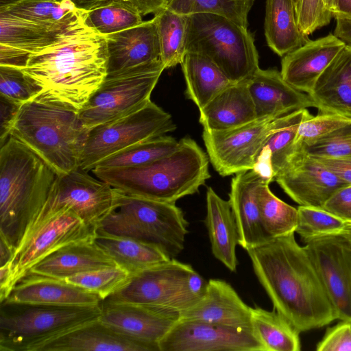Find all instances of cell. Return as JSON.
<instances>
[{
    "label": "cell",
    "mask_w": 351,
    "mask_h": 351,
    "mask_svg": "<svg viewBox=\"0 0 351 351\" xmlns=\"http://www.w3.org/2000/svg\"><path fill=\"white\" fill-rule=\"evenodd\" d=\"M295 232L271 238L247 252L274 310L300 332L337 319L322 283Z\"/></svg>",
    "instance_id": "cell-1"
},
{
    "label": "cell",
    "mask_w": 351,
    "mask_h": 351,
    "mask_svg": "<svg viewBox=\"0 0 351 351\" xmlns=\"http://www.w3.org/2000/svg\"><path fill=\"white\" fill-rule=\"evenodd\" d=\"M87 15L86 11L75 18L20 68L40 93L78 111L107 75L106 36L87 24Z\"/></svg>",
    "instance_id": "cell-2"
},
{
    "label": "cell",
    "mask_w": 351,
    "mask_h": 351,
    "mask_svg": "<svg viewBox=\"0 0 351 351\" xmlns=\"http://www.w3.org/2000/svg\"><path fill=\"white\" fill-rule=\"evenodd\" d=\"M55 171L10 135L0 149V241L14 253L47 201Z\"/></svg>",
    "instance_id": "cell-3"
},
{
    "label": "cell",
    "mask_w": 351,
    "mask_h": 351,
    "mask_svg": "<svg viewBox=\"0 0 351 351\" xmlns=\"http://www.w3.org/2000/svg\"><path fill=\"white\" fill-rule=\"evenodd\" d=\"M96 178L126 194L175 204L196 193L210 178L208 157L189 137L179 141L171 154L131 167L92 170Z\"/></svg>",
    "instance_id": "cell-4"
},
{
    "label": "cell",
    "mask_w": 351,
    "mask_h": 351,
    "mask_svg": "<svg viewBox=\"0 0 351 351\" xmlns=\"http://www.w3.org/2000/svg\"><path fill=\"white\" fill-rule=\"evenodd\" d=\"M9 134L62 175L80 167L88 131L78 110L39 93L20 106Z\"/></svg>",
    "instance_id": "cell-5"
},
{
    "label": "cell",
    "mask_w": 351,
    "mask_h": 351,
    "mask_svg": "<svg viewBox=\"0 0 351 351\" xmlns=\"http://www.w3.org/2000/svg\"><path fill=\"white\" fill-rule=\"evenodd\" d=\"M114 206L98 230L158 246L173 258L184 249L189 222L175 204L126 194L114 189Z\"/></svg>",
    "instance_id": "cell-6"
},
{
    "label": "cell",
    "mask_w": 351,
    "mask_h": 351,
    "mask_svg": "<svg viewBox=\"0 0 351 351\" xmlns=\"http://www.w3.org/2000/svg\"><path fill=\"white\" fill-rule=\"evenodd\" d=\"M186 51L202 55L232 82L247 81L260 68L254 40L247 29L212 13L186 15Z\"/></svg>",
    "instance_id": "cell-7"
},
{
    "label": "cell",
    "mask_w": 351,
    "mask_h": 351,
    "mask_svg": "<svg viewBox=\"0 0 351 351\" xmlns=\"http://www.w3.org/2000/svg\"><path fill=\"white\" fill-rule=\"evenodd\" d=\"M98 306L1 303L0 351H37L45 343L97 319Z\"/></svg>",
    "instance_id": "cell-8"
},
{
    "label": "cell",
    "mask_w": 351,
    "mask_h": 351,
    "mask_svg": "<svg viewBox=\"0 0 351 351\" xmlns=\"http://www.w3.org/2000/svg\"><path fill=\"white\" fill-rule=\"evenodd\" d=\"M165 70L161 60L113 75L101 86L79 111L88 131L123 117L145 105Z\"/></svg>",
    "instance_id": "cell-9"
},
{
    "label": "cell",
    "mask_w": 351,
    "mask_h": 351,
    "mask_svg": "<svg viewBox=\"0 0 351 351\" xmlns=\"http://www.w3.org/2000/svg\"><path fill=\"white\" fill-rule=\"evenodd\" d=\"M176 128L171 116L150 100L136 110L88 131L80 168L92 171L102 160Z\"/></svg>",
    "instance_id": "cell-10"
},
{
    "label": "cell",
    "mask_w": 351,
    "mask_h": 351,
    "mask_svg": "<svg viewBox=\"0 0 351 351\" xmlns=\"http://www.w3.org/2000/svg\"><path fill=\"white\" fill-rule=\"evenodd\" d=\"M96 230L97 228L87 224L69 207L62 208L32 226L9 261L10 293L35 265L67 245L93 239Z\"/></svg>",
    "instance_id": "cell-11"
},
{
    "label": "cell",
    "mask_w": 351,
    "mask_h": 351,
    "mask_svg": "<svg viewBox=\"0 0 351 351\" xmlns=\"http://www.w3.org/2000/svg\"><path fill=\"white\" fill-rule=\"evenodd\" d=\"M87 172L79 167L57 175L46 202L26 231L63 207L71 208L84 222L97 228L114 206V189Z\"/></svg>",
    "instance_id": "cell-12"
},
{
    "label": "cell",
    "mask_w": 351,
    "mask_h": 351,
    "mask_svg": "<svg viewBox=\"0 0 351 351\" xmlns=\"http://www.w3.org/2000/svg\"><path fill=\"white\" fill-rule=\"evenodd\" d=\"M278 117L256 119L221 131L203 130L208 158L222 176L253 169L256 157L275 128Z\"/></svg>",
    "instance_id": "cell-13"
},
{
    "label": "cell",
    "mask_w": 351,
    "mask_h": 351,
    "mask_svg": "<svg viewBox=\"0 0 351 351\" xmlns=\"http://www.w3.org/2000/svg\"><path fill=\"white\" fill-rule=\"evenodd\" d=\"M336 312L351 322V245L342 235L312 239L304 246Z\"/></svg>",
    "instance_id": "cell-14"
},
{
    "label": "cell",
    "mask_w": 351,
    "mask_h": 351,
    "mask_svg": "<svg viewBox=\"0 0 351 351\" xmlns=\"http://www.w3.org/2000/svg\"><path fill=\"white\" fill-rule=\"evenodd\" d=\"M160 351H265L252 328L180 319L159 343Z\"/></svg>",
    "instance_id": "cell-15"
},
{
    "label": "cell",
    "mask_w": 351,
    "mask_h": 351,
    "mask_svg": "<svg viewBox=\"0 0 351 351\" xmlns=\"http://www.w3.org/2000/svg\"><path fill=\"white\" fill-rule=\"evenodd\" d=\"M193 270L191 265L171 258L132 275L125 285L105 300L175 309L184 283Z\"/></svg>",
    "instance_id": "cell-16"
},
{
    "label": "cell",
    "mask_w": 351,
    "mask_h": 351,
    "mask_svg": "<svg viewBox=\"0 0 351 351\" xmlns=\"http://www.w3.org/2000/svg\"><path fill=\"white\" fill-rule=\"evenodd\" d=\"M99 319L123 335L160 351L159 343L180 319V311L169 307L114 302L100 303Z\"/></svg>",
    "instance_id": "cell-17"
},
{
    "label": "cell",
    "mask_w": 351,
    "mask_h": 351,
    "mask_svg": "<svg viewBox=\"0 0 351 351\" xmlns=\"http://www.w3.org/2000/svg\"><path fill=\"white\" fill-rule=\"evenodd\" d=\"M274 180L300 206L320 208L337 191L348 185L301 150L290 156Z\"/></svg>",
    "instance_id": "cell-18"
},
{
    "label": "cell",
    "mask_w": 351,
    "mask_h": 351,
    "mask_svg": "<svg viewBox=\"0 0 351 351\" xmlns=\"http://www.w3.org/2000/svg\"><path fill=\"white\" fill-rule=\"evenodd\" d=\"M270 182L253 169L236 174L232 179L229 202L239 233V245L246 251L271 238L262 223L259 193Z\"/></svg>",
    "instance_id": "cell-19"
},
{
    "label": "cell",
    "mask_w": 351,
    "mask_h": 351,
    "mask_svg": "<svg viewBox=\"0 0 351 351\" xmlns=\"http://www.w3.org/2000/svg\"><path fill=\"white\" fill-rule=\"evenodd\" d=\"M108 60L107 75H113L160 60L155 18L128 29L105 35Z\"/></svg>",
    "instance_id": "cell-20"
},
{
    "label": "cell",
    "mask_w": 351,
    "mask_h": 351,
    "mask_svg": "<svg viewBox=\"0 0 351 351\" xmlns=\"http://www.w3.org/2000/svg\"><path fill=\"white\" fill-rule=\"evenodd\" d=\"M346 45L334 34L309 40L283 56L280 73L293 88L309 94L319 77Z\"/></svg>",
    "instance_id": "cell-21"
},
{
    "label": "cell",
    "mask_w": 351,
    "mask_h": 351,
    "mask_svg": "<svg viewBox=\"0 0 351 351\" xmlns=\"http://www.w3.org/2000/svg\"><path fill=\"white\" fill-rule=\"evenodd\" d=\"M96 294L64 279L28 272L14 286L2 302L58 306H98Z\"/></svg>",
    "instance_id": "cell-22"
},
{
    "label": "cell",
    "mask_w": 351,
    "mask_h": 351,
    "mask_svg": "<svg viewBox=\"0 0 351 351\" xmlns=\"http://www.w3.org/2000/svg\"><path fill=\"white\" fill-rule=\"evenodd\" d=\"M257 119L279 117L315 104L305 93L300 91L275 69H259L247 82Z\"/></svg>",
    "instance_id": "cell-23"
},
{
    "label": "cell",
    "mask_w": 351,
    "mask_h": 351,
    "mask_svg": "<svg viewBox=\"0 0 351 351\" xmlns=\"http://www.w3.org/2000/svg\"><path fill=\"white\" fill-rule=\"evenodd\" d=\"M250 308L229 283L210 279L199 301L180 313L183 319L252 328Z\"/></svg>",
    "instance_id": "cell-24"
},
{
    "label": "cell",
    "mask_w": 351,
    "mask_h": 351,
    "mask_svg": "<svg viewBox=\"0 0 351 351\" xmlns=\"http://www.w3.org/2000/svg\"><path fill=\"white\" fill-rule=\"evenodd\" d=\"M58 33L36 22L0 12V66L22 68L30 54L51 43Z\"/></svg>",
    "instance_id": "cell-25"
},
{
    "label": "cell",
    "mask_w": 351,
    "mask_h": 351,
    "mask_svg": "<svg viewBox=\"0 0 351 351\" xmlns=\"http://www.w3.org/2000/svg\"><path fill=\"white\" fill-rule=\"evenodd\" d=\"M156 351L144 343L114 330L99 318L40 346L37 351Z\"/></svg>",
    "instance_id": "cell-26"
},
{
    "label": "cell",
    "mask_w": 351,
    "mask_h": 351,
    "mask_svg": "<svg viewBox=\"0 0 351 351\" xmlns=\"http://www.w3.org/2000/svg\"><path fill=\"white\" fill-rule=\"evenodd\" d=\"M308 95L320 112L351 117V45L339 51Z\"/></svg>",
    "instance_id": "cell-27"
},
{
    "label": "cell",
    "mask_w": 351,
    "mask_h": 351,
    "mask_svg": "<svg viewBox=\"0 0 351 351\" xmlns=\"http://www.w3.org/2000/svg\"><path fill=\"white\" fill-rule=\"evenodd\" d=\"M114 266L117 265L93 238L58 250L32 267L29 272L64 279L79 273Z\"/></svg>",
    "instance_id": "cell-28"
},
{
    "label": "cell",
    "mask_w": 351,
    "mask_h": 351,
    "mask_svg": "<svg viewBox=\"0 0 351 351\" xmlns=\"http://www.w3.org/2000/svg\"><path fill=\"white\" fill-rule=\"evenodd\" d=\"M246 82L230 85L199 110V121L204 130H226L257 119Z\"/></svg>",
    "instance_id": "cell-29"
},
{
    "label": "cell",
    "mask_w": 351,
    "mask_h": 351,
    "mask_svg": "<svg viewBox=\"0 0 351 351\" xmlns=\"http://www.w3.org/2000/svg\"><path fill=\"white\" fill-rule=\"evenodd\" d=\"M208 230L214 256L231 271L238 265L236 247L239 233L229 201L221 198L211 188L206 191V217Z\"/></svg>",
    "instance_id": "cell-30"
},
{
    "label": "cell",
    "mask_w": 351,
    "mask_h": 351,
    "mask_svg": "<svg viewBox=\"0 0 351 351\" xmlns=\"http://www.w3.org/2000/svg\"><path fill=\"white\" fill-rule=\"evenodd\" d=\"M308 112L304 108L277 118L275 128L261 149L253 168L270 183L295 152L298 127Z\"/></svg>",
    "instance_id": "cell-31"
},
{
    "label": "cell",
    "mask_w": 351,
    "mask_h": 351,
    "mask_svg": "<svg viewBox=\"0 0 351 351\" xmlns=\"http://www.w3.org/2000/svg\"><path fill=\"white\" fill-rule=\"evenodd\" d=\"M96 244L132 276L171 259L158 246L129 237L113 235L98 229Z\"/></svg>",
    "instance_id": "cell-32"
},
{
    "label": "cell",
    "mask_w": 351,
    "mask_h": 351,
    "mask_svg": "<svg viewBox=\"0 0 351 351\" xmlns=\"http://www.w3.org/2000/svg\"><path fill=\"white\" fill-rule=\"evenodd\" d=\"M186 82V95L203 108L232 82L214 63L195 53L186 52L181 63Z\"/></svg>",
    "instance_id": "cell-33"
},
{
    "label": "cell",
    "mask_w": 351,
    "mask_h": 351,
    "mask_svg": "<svg viewBox=\"0 0 351 351\" xmlns=\"http://www.w3.org/2000/svg\"><path fill=\"white\" fill-rule=\"evenodd\" d=\"M265 34L268 46L280 56L309 40L299 28L293 0H267Z\"/></svg>",
    "instance_id": "cell-34"
},
{
    "label": "cell",
    "mask_w": 351,
    "mask_h": 351,
    "mask_svg": "<svg viewBox=\"0 0 351 351\" xmlns=\"http://www.w3.org/2000/svg\"><path fill=\"white\" fill-rule=\"evenodd\" d=\"M86 11L69 0H20L0 8V12L36 22L56 32Z\"/></svg>",
    "instance_id": "cell-35"
},
{
    "label": "cell",
    "mask_w": 351,
    "mask_h": 351,
    "mask_svg": "<svg viewBox=\"0 0 351 351\" xmlns=\"http://www.w3.org/2000/svg\"><path fill=\"white\" fill-rule=\"evenodd\" d=\"M250 309L252 329L265 351L300 350V332L283 316L275 310L258 306Z\"/></svg>",
    "instance_id": "cell-36"
},
{
    "label": "cell",
    "mask_w": 351,
    "mask_h": 351,
    "mask_svg": "<svg viewBox=\"0 0 351 351\" xmlns=\"http://www.w3.org/2000/svg\"><path fill=\"white\" fill-rule=\"evenodd\" d=\"M160 47V60L165 69L182 62L186 53V15L163 8L154 14Z\"/></svg>",
    "instance_id": "cell-37"
},
{
    "label": "cell",
    "mask_w": 351,
    "mask_h": 351,
    "mask_svg": "<svg viewBox=\"0 0 351 351\" xmlns=\"http://www.w3.org/2000/svg\"><path fill=\"white\" fill-rule=\"evenodd\" d=\"M178 143L167 135L147 139L102 160L95 167L123 168L146 165L171 154Z\"/></svg>",
    "instance_id": "cell-38"
},
{
    "label": "cell",
    "mask_w": 351,
    "mask_h": 351,
    "mask_svg": "<svg viewBox=\"0 0 351 351\" xmlns=\"http://www.w3.org/2000/svg\"><path fill=\"white\" fill-rule=\"evenodd\" d=\"M265 184L259 193L262 223L269 237L275 238L295 232L298 208L285 203Z\"/></svg>",
    "instance_id": "cell-39"
},
{
    "label": "cell",
    "mask_w": 351,
    "mask_h": 351,
    "mask_svg": "<svg viewBox=\"0 0 351 351\" xmlns=\"http://www.w3.org/2000/svg\"><path fill=\"white\" fill-rule=\"evenodd\" d=\"M254 0H166L165 7L178 14L212 13L223 16L247 28Z\"/></svg>",
    "instance_id": "cell-40"
},
{
    "label": "cell",
    "mask_w": 351,
    "mask_h": 351,
    "mask_svg": "<svg viewBox=\"0 0 351 351\" xmlns=\"http://www.w3.org/2000/svg\"><path fill=\"white\" fill-rule=\"evenodd\" d=\"M142 15L134 8L110 1L88 11L86 23L104 35L116 33L143 23Z\"/></svg>",
    "instance_id": "cell-41"
},
{
    "label": "cell",
    "mask_w": 351,
    "mask_h": 351,
    "mask_svg": "<svg viewBox=\"0 0 351 351\" xmlns=\"http://www.w3.org/2000/svg\"><path fill=\"white\" fill-rule=\"evenodd\" d=\"M297 232L306 243L326 236L341 235L351 223L320 208L299 206Z\"/></svg>",
    "instance_id": "cell-42"
},
{
    "label": "cell",
    "mask_w": 351,
    "mask_h": 351,
    "mask_svg": "<svg viewBox=\"0 0 351 351\" xmlns=\"http://www.w3.org/2000/svg\"><path fill=\"white\" fill-rule=\"evenodd\" d=\"M131 276L124 269L114 266L79 273L64 280L104 300L125 285Z\"/></svg>",
    "instance_id": "cell-43"
},
{
    "label": "cell",
    "mask_w": 351,
    "mask_h": 351,
    "mask_svg": "<svg viewBox=\"0 0 351 351\" xmlns=\"http://www.w3.org/2000/svg\"><path fill=\"white\" fill-rule=\"evenodd\" d=\"M40 92V87L19 68L0 66L1 97L21 106Z\"/></svg>",
    "instance_id": "cell-44"
},
{
    "label": "cell",
    "mask_w": 351,
    "mask_h": 351,
    "mask_svg": "<svg viewBox=\"0 0 351 351\" xmlns=\"http://www.w3.org/2000/svg\"><path fill=\"white\" fill-rule=\"evenodd\" d=\"M351 123V117L329 112L313 116L309 112L301 121L295 141V150Z\"/></svg>",
    "instance_id": "cell-45"
},
{
    "label": "cell",
    "mask_w": 351,
    "mask_h": 351,
    "mask_svg": "<svg viewBox=\"0 0 351 351\" xmlns=\"http://www.w3.org/2000/svg\"><path fill=\"white\" fill-rule=\"evenodd\" d=\"M297 150L303 151L313 156L351 155V123L312 143L301 145Z\"/></svg>",
    "instance_id": "cell-46"
},
{
    "label": "cell",
    "mask_w": 351,
    "mask_h": 351,
    "mask_svg": "<svg viewBox=\"0 0 351 351\" xmlns=\"http://www.w3.org/2000/svg\"><path fill=\"white\" fill-rule=\"evenodd\" d=\"M295 9L299 28L306 36L328 25L333 18L326 0H298Z\"/></svg>",
    "instance_id": "cell-47"
},
{
    "label": "cell",
    "mask_w": 351,
    "mask_h": 351,
    "mask_svg": "<svg viewBox=\"0 0 351 351\" xmlns=\"http://www.w3.org/2000/svg\"><path fill=\"white\" fill-rule=\"evenodd\" d=\"M317 351H351V322L341 320L328 328L316 346Z\"/></svg>",
    "instance_id": "cell-48"
},
{
    "label": "cell",
    "mask_w": 351,
    "mask_h": 351,
    "mask_svg": "<svg viewBox=\"0 0 351 351\" xmlns=\"http://www.w3.org/2000/svg\"><path fill=\"white\" fill-rule=\"evenodd\" d=\"M322 208L351 222V185L345 186L337 191Z\"/></svg>",
    "instance_id": "cell-49"
},
{
    "label": "cell",
    "mask_w": 351,
    "mask_h": 351,
    "mask_svg": "<svg viewBox=\"0 0 351 351\" xmlns=\"http://www.w3.org/2000/svg\"><path fill=\"white\" fill-rule=\"evenodd\" d=\"M339 178L351 185V155L342 156H313Z\"/></svg>",
    "instance_id": "cell-50"
},
{
    "label": "cell",
    "mask_w": 351,
    "mask_h": 351,
    "mask_svg": "<svg viewBox=\"0 0 351 351\" xmlns=\"http://www.w3.org/2000/svg\"><path fill=\"white\" fill-rule=\"evenodd\" d=\"M19 107L1 97V143L10 136V125Z\"/></svg>",
    "instance_id": "cell-51"
},
{
    "label": "cell",
    "mask_w": 351,
    "mask_h": 351,
    "mask_svg": "<svg viewBox=\"0 0 351 351\" xmlns=\"http://www.w3.org/2000/svg\"><path fill=\"white\" fill-rule=\"evenodd\" d=\"M123 3L135 10L142 16L156 14L165 7L166 0H112Z\"/></svg>",
    "instance_id": "cell-52"
},
{
    "label": "cell",
    "mask_w": 351,
    "mask_h": 351,
    "mask_svg": "<svg viewBox=\"0 0 351 351\" xmlns=\"http://www.w3.org/2000/svg\"><path fill=\"white\" fill-rule=\"evenodd\" d=\"M336 20L334 35L343 41L351 45V17L340 14H333Z\"/></svg>",
    "instance_id": "cell-53"
},
{
    "label": "cell",
    "mask_w": 351,
    "mask_h": 351,
    "mask_svg": "<svg viewBox=\"0 0 351 351\" xmlns=\"http://www.w3.org/2000/svg\"><path fill=\"white\" fill-rule=\"evenodd\" d=\"M73 2L75 6L82 10L89 11L96 7H98L108 1L112 0H69Z\"/></svg>",
    "instance_id": "cell-54"
},
{
    "label": "cell",
    "mask_w": 351,
    "mask_h": 351,
    "mask_svg": "<svg viewBox=\"0 0 351 351\" xmlns=\"http://www.w3.org/2000/svg\"><path fill=\"white\" fill-rule=\"evenodd\" d=\"M335 14H340L351 17V0H337V10Z\"/></svg>",
    "instance_id": "cell-55"
},
{
    "label": "cell",
    "mask_w": 351,
    "mask_h": 351,
    "mask_svg": "<svg viewBox=\"0 0 351 351\" xmlns=\"http://www.w3.org/2000/svg\"><path fill=\"white\" fill-rule=\"evenodd\" d=\"M326 5L328 9L332 13H335L337 10V0H326Z\"/></svg>",
    "instance_id": "cell-56"
},
{
    "label": "cell",
    "mask_w": 351,
    "mask_h": 351,
    "mask_svg": "<svg viewBox=\"0 0 351 351\" xmlns=\"http://www.w3.org/2000/svg\"><path fill=\"white\" fill-rule=\"evenodd\" d=\"M351 245V223L346 228L345 232L341 234Z\"/></svg>",
    "instance_id": "cell-57"
},
{
    "label": "cell",
    "mask_w": 351,
    "mask_h": 351,
    "mask_svg": "<svg viewBox=\"0 0 351 351\" xmlns=\"http://www.w3.org/2000/svg\"><path fill=\"white\" fill-rule=\"evenodd\" d=\"M20 0H0V8L4 7Z\"/></svg>",
    "instance_id": "cell-58"
},
{
    "label": "cell",
    "mask_w": 351,
    "mask_h": 351,
    "mask_svg": "<svg viewBox=\"0 0 351 351\" xmlns=\"http://www.w3.org/2000/svg\"><path fill=\"white\" fill-rule=\"evenodd\" d=\"M298 1V0H293V2L294 3L295 6L297 4Z\"/></svg>",
    "instance_id": "cell-59"
}]
</instances>
